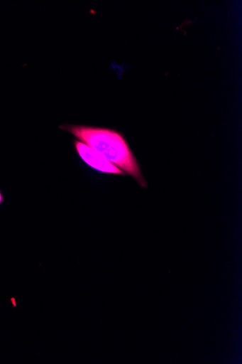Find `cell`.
I'll list each match as a JSON object with an SVG mask.
<instances>
[{"mask_svg":"<svg viewBox=\"0 0 242 364\" xmlns=\"http://www.w3.org/2000/svg\"><path fill=\"white\" fill-rule=\"evenodd\" d=\"M62 130L70 132L79 141L105 157L143 188H148L141 164L121 132L107 127L78 124H62Z\"/></svg>","mask_w":242,"mask_h":364,"instance_id":"obj_1","label":"cell"},{"mask_svg":"<svg viewBox=\"0 0 242 364\" xmlns=\"http://www.w3.org/2000/svg\"><path fill=\"white\" fill-rule=\"evenodd\" d=\"M74 146L79 157L94 170L106 174L126 175L105 157L79 140L74 141Z\"/></svg>","mask_w":242,"mask_h":364,"instance_id":"obj_2","label":"cell"},{"mask_svg":"<svg viewBox=\"0 0 242 364\" xmlns=\"http://www.w3.org/2000/svg\"><path fill=\"white\" fill-rule=\"evenodd\" d=\"M4 202V197L1 191H0V205H1Z\"/></svg>","mask_w":242,"mask_h":364,"instance_id":"obj_3","label":"cell"}]
</instances>
